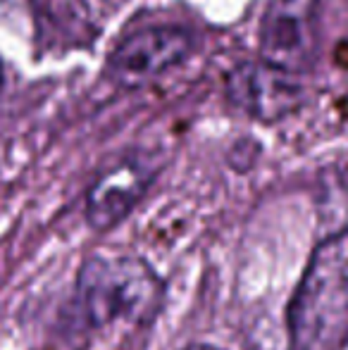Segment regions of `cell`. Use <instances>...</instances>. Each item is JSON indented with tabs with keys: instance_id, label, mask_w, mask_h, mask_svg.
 <instances>
[{
	"instance_id": "obj_1",
	"label": "cell",
	"mask_w": 348,
	"mask_h": 350,
	"mask_svg": "<svg viewBox=\"0 0 348 350\" xmlns=\"http://www.w3.org/2000/svg\"><path fill=\"white\" fill-rule=\"evenodd\" d=\"M291 350H339L348 338V229L312 250L286 310Z\"/></svg>"
},
{
	"instance_id": "obj_2",
	"label": "cell",
	"mask_w": 348,
	"mask_h": 350,
	"mask_svg": "<svg viewBox=\"0 0 348 350\" xmlns=\"http://www.w3.org/2000/svg\"><path fill=\"white\" fill-rule=\"evenodd\" d=\"M163 281L146 260L131 255L88 258L77 277V305L93 329L117 322L139 324L155 314Z\"/></svg>"
},
{
	"instance_id": "obj_3",
	"label": "cell",
	"mask_w": 348,
	"mask_h": 350,
	"mask_svg": "<svg viewBox=\"0 0 348 350\" xmlns=\"http://www.w3.org/2000/svg\"><path fill=\"white\" fill-rule=\"evenodd\" d=\"M320 0H272L260 24V60L301 74L315 60Z\"/></svg>"
},
{
	"instance_id": "obj_4",
	"label": "cell",
	"mask_w": 348,
	"mask_h": 350,
	"mask_svg": "<svg viewBox=\"0 0 348 350\" xmlns=\"http://www.w3.org/2000/svg\"><path fill=\"white\" fill-rule=\"evenodd\" d=\"M193 38L179 27H153L131 33L115 48L107 70L122 86H144L186 60Z\"/></svg>"
},
{
	"instance_id": "obj_5",
	"label": "cell",
	"mask_w": 348,
	"mask_h": 350,
	"mask_svg": "<svg viewBox=\"0 0 348 350\" xmlns=\"http://www.w3.org/2000/svg\"><path fill=\"white\" fill-rule=\"evenodd\" d=\"M298 74L284 72L269 62H246L229 74L227 91L237 107L256 120H279L301 103Z\"/></svg>"
},
{
	"instance_id": "obj_6",
	"label": "cell",
	"mask_w": 348,
	"mask_h": 350,
	"mask_svg": "<svg viewBox=\"0 0 348 350\" xmlns=\"http://www.w3.org/2000/svg\"><path fill=\"white\" fill-rule=\"evenodd\" d=\"M153 181V167L129 157L103 172L86 196V219L93 229L105 231L120 224L139 205Z\"/></svg>"
},
{
	"instance_id": "obj_7",
	"label": "cell",
	"mask_w": 348,
	"mask_h": 350,
	"mask_svg": "<svg viewBox=\"0 0 348 350\" xmlns=\"http://www.w3.org/2000/svg\"><path fill=\"white\" fill-rule=\"evenodd\" d=\"M184 350H222V348L208 346V343H191V346H186Z\"/></svg>"
},
{
	"instance_id": "obj_8",
	"label": "cell",
	"mask_w": 348,
	"mask_h": 350,
	"mask_svg": "<svg viewBox=\"0 0 348 350\" xmlns=\"http://www.w3.org/2000/svg\"><path fill=\"white\" fill-rule=\"evenodd\" d=\"M0 86H3V67H0Z\"/></svg>"
}]
</instances>
